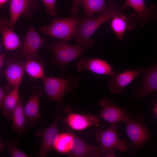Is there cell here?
<instances>
[{"instance_id": "obj_17", "label": "cell", "mask_w": 157, "mask_h": 157, "mask_svg": "<svg viewBox=\"0 0 157 157\" xmlns=\"http://www.w3.org/2000/svg\"><path fill=\"white\" fill-rule=\"evenodd\" d=\"M125 123L127 135L135 147L139 146L147 139L148 131L141 124L135 122L131 118Z\"/></svg>"}, {"instance_id": "obj_20", "label": "cell", "mask_w": 157, "mask_h": 157, "mask_svg": "<svg viewBox=\"0 0 157 157\" xmlns=\"http://www.w3.org/2000/svg\"><path fill=\"white\" fill-rule=\"evenodd\" d=\"M111 19V28L120 41L123 40L126 30H131L135 27L134 23L130 17L124 13L116 16Z\"/></svg>"}, {"instance_id": "obj_11", "label": "cell", "mask_w": 157, "mask_h": 157, "mask_svg": "<svg viewBox=\"0 0 157 157\" xmlns=\"http://www.w3.org/2000/svg\"><path fill=\"white\" fill-rule=\"evenodd\" d=\"M44 42L34 28L30 21L27 32L23 38L21 50L23 58L26 60L38 57L37 51L43 46Z\"/></svg>"}, {"instance_id": "obj_25", "label": "cell", "mask_w": 157, "mask_h": 157, "mask_svg": "<svg viewBox=\"0 0 157 157\" xmlns=\"http://www.w3.org/2000/svg\"><path fill=\"white\" fill-rule=\"evenodd\" d=\"M106 0H81V3L84 12V18H91L98 13H102L106 9Z\"/></svg>"}, {"instance_id": "obj_30", "label": "cell", "mask_w": 157, "mask_h": 157, "mask_svg": "<svg viewBox=\"0 0 157 157\" xmlns=\"http://www.w3.org/2000/svg\"><path fill=\"white\" fill-rule=\"evenodd\" d=\"M5 58L4 53L1 54L0 55V68L1 69L3 66Z\"/></svg>"}, {"instance_id": "obj_12", "label": "cell", "mask_w": 157, "mask_h": 157, "mask_svg": "<svg viewBox=\"0 0 157 157\" xmlns=\"http://www.w3.org/2000/svg\"><path fill=\"white\" fill-rule=\"evenodd\" d=\"M38 0H11L10 7V24L12 28L22 14L31 18L33 12L39 6Z\"/></svg>"}, {"instance_id": "obj_2", "label": "cell", "mask_w": 157, "mask_h": 157, "mask_svg": "<svg viewBox=\"0 0 157 157\" xmlns=\"http://www.w3.org/2000/svg\"><path fill=\"white\" fill-rule=\"evenodd\" d=\"M44 92L48 100L62 103L65 93L71 92L78 85V78L72 76L65 78L45 77L42 79Z\"/></svg>"}, {"instance_id": "obj_5", "label": "cell", "mask_w": 157, "mask_h": 157, "mask_svg": "<svg viewBox=\"0 0 157 157\" xmlns=\"http://www.w3.org/2000/svg\"><path fill=\"white\" fill-rule=\"evenodd\" d=\"M81 20L75 17L58 18L48 25L40 28L39 30L44 34L67 41L73 39Z\"/></svg>"}, {"instance_id": "obj_32", "label": "cell", "mask_w": 157, "mask_h": 157, "mask_svg": "<svg viewBox=\"0 0 157 157\" xmlns=\"http://www.w3.org/2000/svg\"><path fill=\"white\" fill-rule=\"evenodd\" d=\"M155 112L157 116V104L156 105L155 108H154Z\"/></svg>"}, {"instance_id": "obj_10", "label": "cell", "mask_w": 157, "mask_h": 157, "mask_svg": "<svg viewBox=\"0 0 157 157\" xmlns=\"http://www.w3.org/2000/svg\"><path fill=\"white\" fill-rule=\"evenodd\" d=\"M99 104L102 109L97 115V117L111 124H115L120 121L125 122L131 118L124 110L107 99H101L99 101Z\"/></svg>"}, {"instance_id": "obj_31", "label": "cell", "mask_w": 157, "mask_h": 157, "mask_svg": "<svg viewBox=\"0 0 157 157\" xmlns=\"http://www.w3.org/2000/svg\"><path fill=\"white\" fill-rule=\"evenodd\" d=\"M8 0H0V4L1 6L5 3Z\"/></svg>"}, {"instance_id": "obj_23", "label": "cell", "mask_w": 157, "mask_h": 157, "mask_svg": "<svg viewBox=\"0 0 157 157\" xmlns=\"http://www.w3.org/2000/svg\"><path fill=\"white\" fill-rule=\"evenodd\" d=\"M24 65L25 70L31 78L42 79L45 77L44 63L39 57L26 59Z\"/></svg>"}, {"instance_id": "obj_16", "label": "cell", "mask_w": 157, "mask_h": 157, "mask_svg": "<svg viewBox=\"0 0 157 157\" xmlns=\"http://www.w3.org/2000/svg\"><path fill=\"white\" fill-rule=\"evenodd\" d=\"M24 71V63L16 60L10 59L3 74L8 84L14 87L19 86Z\"/></svg>"}, {"instance_id": "obj_19", "label": "cell", "mask_w": 157, "mask_h": 157, "mask_svg": "<svg viewBox=\"0 0 157 157\" xmlns=\"http://www.w3.org/2000/svg\"><path fill=\"white\" fill-rule=\"evenodd\" d=\"M8 20L0 17V32L4 47L8 51L15 50L21 47V42L13 31Z\"/></svg>"}, {"instance_id": "obj_18", "label": "cell", "mask_w": 157, "mask_h": 157, "mask_svg": "<svg viewBox=\"0 0 157 157\" xmlns=\"http://www.w3.org/2000/svg\"><path fill=\"white\" fill-rule=\"evenodd\" d=\"M74 138L73 148L68 155L70 157H100L101 156L98 146L90 144L78 136L73 131Z\"/></svg>"}, {"instance_id": "obj_1", "label": "cell", "mask_w": 157, "mask_h": 157, "mask_svg": "<svg viewBox=\"0 0 157 157\" xmlns=\"http://www.w3.org/2000/svg\"><path fill=\"white\" fill-rule=\"evenodd\" d=\"M125 8L123 6H118L114 0H109L107 6L100 15L93 18L81 19L72 39L76 44L85 48L92 47L94 43L90 38L95 31L103 23L124 13Z\"/></svg>"}, {"instance_id": "obj_6", "label": "cell", "mask_w": 157, "mask_h": 157, "mask_svg": "<svg viewBox=\"0 0 157 157\" xmlns=\"http://www.w3.org/2000/svg\"><path fill=\"white\" fill-rule=\"evenodd\" d=\"M123 6L130 7L135 10L130 17L134 23L144 27L150 21H157V9L154 6L147 7L144 0H126Z\"/></svg>"}, {"instance_id": "obj_9", "label": "cell", "mask_w": 157, "mask_h": 157, "mask_svg": "<svg viewBox=\"0 0 157 157\" xmlns=\"http://www.w3.org/2000/svg\"><path fill=\"white\" fill-rule=\"evenodd\" d=\"M60 114L58 108L53 121L48 127L44 129L39 130L36 132V136L42 139V142L38 156L46 157L50 151L53 149L55 140L58 134V124Z\"/></svg>"}, {"instance_id": "obj_7", "label": "cell", "mask_w": 157, "mask_h": 157, "mask_svg": "<svg viewBox=\"0 0 157 157\" xmlns=\"http://www.w3.org/2000/svg\"><path fill=\"white\" fill-rule=\"evenodd\" d=\"M69 106L65 108L67 114L63 119L65 126L71 129L77 131L84 130L92 126H98L100 123L97 117L90 114H84L72 113Z\"/></svg>"}, {"instance_id": "obj_14", "label": "cell", "mask_w": 157, "mask_h": 157, "mask_svg": "<svg viewBox=\"0 0 157 157\" xmlns=\"http://www.w3.org/2000/svg\"><path fill=\"white\" fill-rule=\"evenodd\" d=\"M141 73V69L129 70L120 73H116L108 83L109 88L112 93L121 94L123 92L124 87Z\"/></svg>"}, {"instance_id": "obj_28", "label": "cell", "mask_w": 157, "mask_h": 157, "mask_svg": "<svg viewBox=\"0 0 157 157\" xmlns=\"http://www.w3.org/2000/svg\"><path fill=\"white\" fill-rule=\"evenodd\" d=\"M81 0H72V6L71 9V14L74 16L79 12V4Z\"/></svg>"}, {"instance_id": "obj_24", "label": "cell", "mask_w": 157, "mask_h": 157, "mask_svg": "<svg viewBox=\"0 0 157 157\" xmlns=\"http://www.w3.org/2000/svg\"><path fill=\"white\" fill-rule=\"evenodd\" d=\"M12 119V128L14 131L20 134H24L26 133V131L25 128L26 118L24 110L23 101L20 97L13 113Z\"/></svg>"}, {"instance_id": "obj_29", "label": "cell", "mask_w": 157, "mask_h": 157, "mask_svg": "<svg viewBox=\"0 0 157 157\" xmlns=\"http://www.w3.org/2000/svg\"><path fill=\"white\" fill-rule=\"evenodd\" d=\"M7 94L6 91L2 87H0V108L2 106Z\"/></svg>"}, {"instance_id": "obj_3", "label": "cell", "mask_w": 157, "mask_h": 157, "mask_svg": "<svg viewBox=\"0 0 157 157\" xmlns=\"http://www.w3.org/2000/svg\"><path fill=\"white\" fill-rule=\"evenodd\" d=\"M118 129L115 124H111L107 130L99 129L95 131L94 140L99 143L98 146L101 156L113 157V153L116 150L122 152L127 151L128 147L126 141L119 139L117 136Z\"/></svg>"}, {"instance_id": "obj_26", "label": "cell", "mask_w": 157, "mask_h": 157, "mask_svg": "<svg viewBox=\"0 0 157 157\" xmlns=\"http://www.w3.org/2000/svg\"><path fill=\"white\" fill-rule=\"evenodd\" d=\"M18 140L15 138L5 144V145L8 148V151L10 156L12 157H29L18 148Z\"/></svg>"}, {"instance_id": "obj_13", "label": "cell", "mask_w": 157, "mask_h": 157, "mask_svg": "<svg viewBox=\"0 0 157 157\" xmlns=\"http://www.w3.org/2000/svg\"><path fill=\"white\" fill-rule=\"evenodd\" d=\"M76 65L79 72L88 70L97 74L112 77L116 73L107 61L100 59L86 58L79 61Z\"/></svg>"}, {"instance_id": "obj_15", "label": "cell", "mask_w": 157, "mask_h": 157, "mask_svg": "<svg viewBox=\"0 0 157 157\" xmlns=\"http://www.w3.org/2000/svg\"><path fill=\"white\" fill-rule=\"evenodd\" d=\"M144 76L141 86L136 92L137 97H141L157 91V64L151 68L141 69Z\"/></svg>"}, {"instance_id": "obj_22", "label": "cell", "mask_w": 157, "mask_h": 157, "mask_svg": "<svg viewBox=\"0 0 157 157\" xmlns=\"http://www.w3.org/2000/svg\"><path fill=\"white\" fill-rule=\"evenodd\" d=\"M19 86L13 87L6 96L0 109L3 116L8 119H12L13 114L20 98Z\"/></svg>"}, {"instance_id": "obj_21", "label": "cell", "mask_w": 157, "mask_h": 157, "mask_svg": "<svg viewBox=\"0 0 157 157\" xmlns=\"http://www.w3.org/2000/svg\"><path fill=\"white\" fill-rule=\"evenodd\" d=\"M66 126L68 131L58 134L54 144L53 149L60 154L68 155L73 148L74 138L72 129Z\"/></svg>"}, {"instance_id": "obj_4", "label": "cell", "mask_w": 157, "mask_h": 157, "mask_svg": "<svg viewBox=\"0 0 157 157\" xmlns=\"http://www.w3.org/2000/svg\"><path fill=\"white\" fill-rule=\"evenodd\" d=\"M43 46L51 51L54 63L62 69L71 61L81 57L86 48L76 44L70 45L67 41L60 39L54 42H44Z\"/></svg>"}, {"instance_id": "obj_27", "label": "cell", "mask_w": 157, "mask_h": 157, "mask_svg": "<svg viewBox=\"0 0 157 157\" xmlns=\"http://www.w3.org/2000/svg\"><path fill=\"white\" fill-rule=\"evenodd\" d=\"M46 8L47 13L51 16H56L58 13L55 7L56 0H42Z\"/></svg>"}, {"instance_id": "obj_8", "label": "cell", "mask_w": 157, "mask_h": 157, "mask_svg": "<svg viewBox=\"0 0 157 157\" xmlns=\"http://www.w3.org/2000/svg\"><path fill=\"white\" fill-rule=\"evenodd\" d=\"M31 95L24 107L26 118L25 126L31 127L36 126L40 117L39 104L41 96L44 92L43 88L34 85L31 87Z\"/></svg>"}]
</instances>
